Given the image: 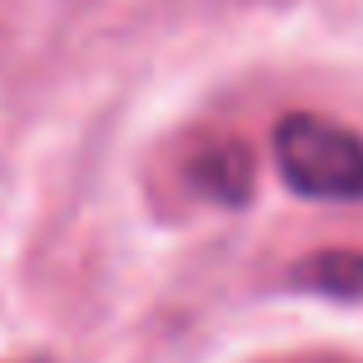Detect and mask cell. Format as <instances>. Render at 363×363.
<instances>
[{"mask_svg": "<svg viewBox=\"0 0 363 363\" xmlns=\"http://www.w3.org/2000/svg\"><path fill=\"white\" fill-rule=\"evenodd\" d=\"M294 284L321 294V298H345L359 303L363 298V252H317V257L294 266Z\"/></svg>", "mask_w": 363, "mask_h": 363, "instance_id": "3", "label": "cell"}, {"mask_svg": "<svg viewBox=\"0 0 363 363\" xmlns=\"http://www.w3.org/2000/svg\"><path fill=\"white\" fill-rule=\"evenodd\" d=\"M298 363H354V359H298Z\"/></svg>", "mask_w": 363, "mask_h": 363, "instance_id": "4", "label": "cell"}, {"mask_svg": "<svg viewBox=\"0 0 363 363\" xmlns=\"http://www.w3.org/2000/svg\"><path fill=\"white\" fill-rule=\"evenodd\" d=\"M191 182H196V191L210 196V201L242 205L247 196H252V159H247V150H242V145H233V140L210 145L205 154H196Z\"/></svg>", "mask_w": 363, "mask_h": 363, "instance_id": "2", "label": "cell"}, {"mask_svg": "<svg viewBox=\"0 0 363 363\" xmlns=\"http://www.w3.org/2000/svg\"><path fill=\"white\" fill-rule=\"evenodd\" d=\"M284 186L303 201H363V135L317 112H289L270 135Z\"/></svg>", "mask_w": 363, "mask_h": 363, "instance_id": "1", "label": "cell"}]
</instances>
